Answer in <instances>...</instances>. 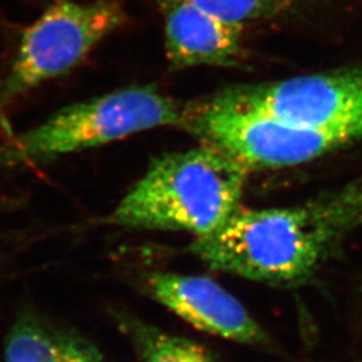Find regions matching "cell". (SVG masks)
<instances>
[{
    "instance_id": "cell-7",
    "label": "cell",
    "mask_w": 362,
    "mask_h": 362,
    "mask_svg": "<svg viewBox=\"0 0 362 362\" xmlns=\"http://www.w3.org/2000/svg\"><path fill=\"white\" fill-rule=\"evenodd\" d=\"M149 291L196 329L240 344H266L267 336L246 308L207 276L156 272Z\"/></svg>"
},
{
    "instance_id": "cell-11",
    "label": "cell",
    "mask_w": 362,
    "mask_h": 362,
    "mask_svg": "<svg viewBox=\"0 0 362 362\" xmlns=\"http://www.w3.org/2000/svg\"><path fill=\"white\" fill-rule=\"evenodd\" d=\"M224 22L245 26L270 18L285 8L287 0H184Z\"/></svg>"
},
{
    "instance_id": "cell-6",
    "label": "cell",
    "mask_w": 362,
    "mask_h": 362,
    "mask_svg": "<svg viewBox=\"0 0 362 362\" xmlns=\"http://www.w3.org/2000/svg\"><path fill=\"white\" fill-rule=\"evenodd\" d=\"M228 100L287 124L362 139V67L221 91Z\"/></svg>"
},
{
    "instance_id": "cell-1",
    "label": "cell",
    "mask_w": 362,
    "mask_h": 362,
    "mask_svg": "<svg viewBox=\"0 0 362 362\" xmlns=\"http://www.w3.org/2000/svg\"><path fill=\"white\" fill-rule=\"evenodd\" d=\"M362 224V175L342 188L296 207L239 208L191 252L215 270L269 285L308 279Z\"/></svg>"
},
{
    "instance_id": "cell-9",
    "label": "cell",
    "mask_w": 362,
    "mask_h": 362,
    "mask_svg": "<svg viewBox=\"0 0 362 362\" xmlns=\"http://www.w3.org/2000/svg\"><path fill=\"white\" fill-rule=\"evenodd\" d=\"M6 362H105L98 349L76 333L27 317L13 325Z\"/></svg>"
},
{
    "instance_id": "cell-8",
    "label": "cell",
    "mask_w": 362,
    "mask_h": 362,
    "mask_svg": "<svg viewBox=\"0 0 362 362\" xmlns=\"http://www.w3.org/2000/svg\"><path fill=\"white\" fill-rule=\"evenodd\" d=\"M165 18V52L175 69L235 66L243 57V27L184 0H158Z\"/></svg>"
},
{
    "instance_id": "cell-3",
    "label": "cell",
    "mask_w": 362,
    "mask_h": 362,
    "mask_svg": "<svg viewBox=\"0 0 362 362\" xmlns=\"http://www.w3.org/2000/svg\"><path fill=\"white\" fill-rule=\"evenodd\" d=\"M185 105L155 86H133L54 113L38 127L13 139L6 161H39L113 143L160 127H180Z\"/></svg>"
},
{
    "instance_id": "cell-2",
    "label": "cell",
    "mask_w": 362,
    "mask_h": 362,
    "mask_svg": "<svg viewBox=\"0 0 362 362\" xmlns=\"http://www.w3.org/2000/svg\"><path fill=\"white\" fill-rule=\"evenodd\" d=\"M250 169L209 145L155 160L107 221L134 228L218 230L240 208Z\"/></svg>"
},
{
    "instance_id": "cell-10",
    "label": "cell",
    "mask_w": 362,
    "mask_h": 362,
    "mask_svg": "<svg viewBox=\"0 0 362 362\" xmlns=\"http://www.w3.org/2000/svg\"><path fill=\"white\" fill-rule=\"evenodd\" d=\"M129 333L143 362H215L199 344L152 325L132 322Z\"/></svg>"
},
{
    "instance_id": "cell-5",
    "label": "cell",
    "mask_w": 362,
    "mask_h": 362,
    "mask_svg": "<svg viewBox=\"0 0 362 362\" xmlns=\"http://www.w3.org/2000/svg\"><path fill=\"white\" fill-rule=\"evenodd\" d=\"M125 19V10L116 0L55 1L25 30L1 83V97L13 98L65 76Z\"/></svg>"
},
{
    "instance_id": "cell-4",
    "label": "cell",
    "mask_w": 362,
    "mask_h": 362,
    "mask_svg": "<svg viewBox=\"0 0 362 362\" xmlns=\"http://www.w3.org/2000/svg\"><path fill=\"white\" fill-rule=\"evenodd\" d=\"M181 128L250 169L284 168L311 161L350 143L348 137L287 124L235 104L223 93L185 105Z\"/></svg>"
}]
</instances>
